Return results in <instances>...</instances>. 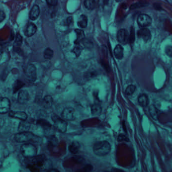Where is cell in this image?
Wrapping results in <instances>:
<instances>
[{
  "label": "cell",
  "mask_w": 172,
  "mask_h": 172,
  "mask_svg": "<svg viewBox=\"0 0 172 172\" xmlns=\"http://www.w3.org/2000/svg\"><path fill=\"white\" fill-rule=\"evenodd\" d=\"M93 150L96 155L104 156L110 151L111 145L107 141H100L95 143Z\"/></svg>",
  "instance_id": "6da1fadb"
},
{
  "label": "cell",
  "mask_w": 172,
  "mask_h": 172,
  "mask_svg": "<svg viewBox=\"0 0 172 172\" xmlns=\"http://www.w3.org/2000/svg\"><path fill=\"white\" fill-rule=\"evenodd\" d=\"M21 153L26 158H32L35 156L37 150L35 146L31 143H26L21 147Z\"/></svg>",
  "instance_id": "7a4b0ae2"
},
{
  "label": "cell",
  "mask_w": 172,
  "mask_h": 172,
  "mask_svg": "<svg viewBox=\"0 0 172 172\" xmlns=\"http://www.w3.org/2000/svg\"><path fill=\"white\" fill-rule=\"evenodd\" d=\"M36 136L30 132H21L15 134L14 139L17 142H25L34 141L36 139Z\"/></svg>",
  "instance_id": "3957f363"
},
{
  "label": "cell",
  "mask_w": 172,
  "mask_h": 172,
  "mask_svg": "<svg viewBox=\"0 0 172 172\" xmlns=\"http://www.w3.org/2000/svg\"><path fill=\"white\" fill-rule=\"evenodd\" d=\"M51 118L54 122V128L58 131L62 133L65 132L67 131V123L64 119L55 114H53Z\"/></svg>",
  "instance_id": "277c9868"
},
{
  "label": "cell",
  "mask_w": 172,
  "mask_h": 172,
  "mask_svg": "<svg viewBox=\"0 0 172 172\" xmlns=\"http://www.w3.org/2000/svg\"><path fill=\"white\" fill-rule=\"evenodd\" d=\"M25 74L27 79L31 81L34 82L37 79L36 74V68L35 66L33 64H29L25 68Z\"/></svg>",
  "instance_id": "5b68a950"
},
{
  "label": "cell",
  "mask_w": 172,
  "mask_h": 172,
  "mask_svg": "<svg viewBox=\"0 0 172 172\" xmlns=\"http://www.w3.org/2000/svg\"><path fill=\"white\" fill-rule=\"evenodd\" d=\"M152 22L151 17L146 14L139 15L137 18V23L139 26L146 28L150 26Z\"/></svg>",
  "instance_id": "8992f818"
},
{
  "label": "cell",
  "mask_w": 172,
  "mask_h": 172,
  "mask_svg": "<svg viewBox=\"0 0 172 172\" xmlns=\"http://www.w3.org/2000/svg\"><path fill=\"white\" fill-rule=\"evenodd\" d=\"M62 117L64 120H74L76 118L75 110L72 107L64 108L62 112Z\"/></svg>",
  "instance_id": "52a82bcc"
},
{
  "label": "cell",
  "mask_w": 172,
  "mask_h": 172,
  "mask_svg": "<svg viewBox=\"0 0 172 172\" xmlns=\"http://www.w3.org/2000/svg\"><path fill=\"white\" fill-rule=\"evenodd\" d=\"M11 104L7 98H0V114H5L9 111Z\"/></svg>",
  "instance_id": "ba28073f"
},
{
  "label": "cell",
  "mask_w": 172,
  "mask_h": 172,
  "mask_svg": "<svg viewBox=\"0 0 172 172\" xmlns=\"http://www.w3.org/2000/svg\"><path fill=\"white\" fill-rule=\"evenodd\" d=\"M137 35L139 38H142L145 42H147L151 40V35L149 29L146 28H142L137 31Z\"/></svg>",
  "instance_id": "9c48e42d"
},
{
  "label": "cell",
  "mask_w": 172,
  "mask_h": 172,
  "mask_svg": "<svg viewBox=\"0 0 172 172\" xmlns=\"http://www.w3.org/2000/svg\"><path fill=\"white\" fill-rule=\"evenodd\" d=\"M117 40L122 44H126L129 42V34L128 31L121 29L118 31L117 35Z\"/></svg>",
  "instance_id": "30bf717a"
},
{
  "label": "cell",
  "mask_w": 172,
  "mask_h": 172,
  "mask_svg": "<svg viewBox=\"0 0 172 172\" xmlns=\"http://www.w3.org/2000/svg\"><path fill=\"white\" fill-rule=\"evenodd\" d=\"M29 100V93L26 90H21L18 96V102L20 104H26Z\"/></svg>",
  "instance_id": "8fae6325"
},
{
  "label": "cell",
  "mask_w": 172,
  "mask_h": 172,
  "mask_svg": "<svg viewBox=\"0 0 172 172\" xmlns=\"http://www.w3.org/2000/svg\"><path fill=\"white\" fill-rule=\"evenodd\" d=\"M10 117L12 118H17L22 121H26L27 118L26 113L23 111H11L9 113Z\"/></svg>",
  "instance_id": "7c38bea8"
},
{
  "label": "cell",
  "mask_w": 172,
  "mask_h": 172,
  "mask_svg": "<svg viewBox=\"0 0 172 172\" xmlns=\"http://www.w3.org/2000/svg\"><path fill=\"white\" fill-rule=\"evenodd\" d=\"M37 31V27L33 23H29L27 26L25 31V35L27 37H31L33 36Z\"/></svg>",
  "instance_id": "4fadbf2b"
},
{
  "label": "cell",
  "mask_w": 172,
  "mask_h": 172,
  "mask_svg": "<svg viewBox=\"0 0 172 172\" xmlns=\"http://www.w3.org/2000/svg\"><path fill=\"white\" fill-rule=\"evenodd\" d=\"M40 9L38 6L34 5L29 13V18L31 20H35L37 19L38 16L40 15Z\"/></svg>",
  "instance_id": "5bb4252c"
},
{
  "label": "cell",
  "mask_w": 172,
  "mask_h": 172,
  "mask_svg": "<svg viewBox=\"0 0 172 172\" xmlns=\"http://www.w3.org/2000/svg\"><path fill=\"white\" fill-rule=\"evenodd\" d=\"M138 104L142 107H146L149 105V99L147 95L142 94L138 97Z\"/></svg>",
  "instance_id": "9a60e30c"
},
{
  "label": "cell",
  "mask_w": 172,
  "mask_h": 172,
  "mask_svg": "<svg viewBox=\"0 0 172 172\" xmlns=\"http://www.w3.org/2000/svg\"><path fill=\"white\" fill-rule=\"evenodd\" d=\"M42 106L45 109L51 108L53 104V99L50 95L45 96L43 99L42 102Z\"/></svg>",
  "instance_id": "2e32d148"
},
{
  "label": "cell",
  "mask_w": 172,
  "mask_h": 172,
  "mask_svg": "<svg viewBox=\"0 0 172 172\" xmlns=\"http://www.w3.org/2000/svg\"><path fill=\"white\" fill-rule=\"evenodd\" d=\"M149 111L150 115L151 116V117L154 120H156L158 119L160 115V111L155 105H151L150 106L149 108Z\"/></svg>",
  "instance_id": "e0dca14e"
},
{
  "label": "cell",
  "mask_w": 172,
  "mask_h": 172,
  "mask_svg": "<svg viewBox=\"0 0 172 172\" xmlns=\"http://www.w3.org/2000/svg\"><path fill=\"white\" fill-rule=\"evenodd\" d=\"M22 44V37L20 34H17L16 36V40L13 44L14 50L17 52L20 50V47Z\"/></svg>",
  "instance_id": "ac0fdd59"
},
{
  "label": "cell",
  "mask_w": 172,
  "mask_h": 172,
  "mask_svg": "<svg viewBox=\"0 0 172 172\" xmlns=\"http://www.w3.org/2000/svg\"><path fill=\"white\" fill-rule=\"evenodd\" d=\"M75 32L76 33L77 38L75 41V44H80L85 39V35L83 31L80 29H76Z\"/></svg>",
  "instance_id": "d6986e66"
},
{
  "label": "cell",
  "mask_w": 172,
  "mask_h": 172,
  "mask_svg": "<svg viewBox=\"0 0 172 172\" xmlns=\"http://www.w3.org/2000/svg\"><path fill=\"white\" fill-rule=\"evenodd\" d=\"M115 57L118 59H121L123 58V48L121 45L118 44L116 46L114 50Z\"/></svg>",
  "instance_id": "ffe728a7"
},
{
  "label": "cell",
  "mask_w": 172,
  "mask_h": 172,
  "mask_svg": "<svg viewBox=\"0 0 172 172\" xmlns=\"http://www.w3.org/2000/svg\"><path fill=\"white\" fill-rule=\"evenodd\" d=\"M91 113L93 116L100 115L102 113V108L99 104H94L91 107Z\"/></svg>",
  "instance_id": "44dd1931"
},
{
  "label": "cell",
  "mask_w": 172,
  "mask_h": 172,
  "mask_svg": "<svg viewBox=\"0 0 172 172\" xmlns=\"http://www.w3.org/2000/svg\"><path fill=\"white\" fill-rule=\"evenodd\" d=\"M78 26L81 28H85L87 27L88 25V18L87 16L84 15H81L78 19Z\"/></svg>",
  "instance_id": "7402d4cb"
},
{
  "label": "cell",
  "mask_w": 172,
  "mask_h": 172,
  "mask_svg": "<svg viewBox=\"0 0 172 172\" xmlns=\"http://www.w3.org/2000/svg\"><path fill=\"white\" fill-rule=\"evenodd\" d=\"M80 148V145L78 142H73L69 146L68 150L72 154H76L78 153Z\"/></svg>",
  "instance_id": "603a6c76"
},
{
  "label": "cell",
  "mask_w": 172,
  "mask_h": 172,
  "mask_svg": "<svg viewBox=\"0 0 172 172\" xmlns=\"http://www.w3.org/2000/svg\"><path fill=\"white\" fill-rule=\"evenodd\" d=\"M37 124L41 128L45 130L49 129L51 128V125L47 120L45 119H40L37 121Z\"/></svg>",
  "instance_id": "cb8c5ba5"
},
{
  "label": "cell",
  "mask_w": 172,
  "mask_h": 172,
  "mask_svg": "<svg viewBox=\"0 0 172 172\" xmlns=\"http://www.w3.org/2000/svg\"><path fill=\"white\" fill-rule=\"evenodd\" d=\"M29 127L30 126L28 122H25V121H22L19 125L18 130L20 132H28V130H29Z\"/></svg>",
  "instance_id": "d4e9b609"
},
{
  "label": "cell",
  "mask_w": 172,
  "mask_h": 172,
  "mask_svg": "<svg viewBox=\"0 0 172 172\" xmlns=\"http://www.w3.org/2000/svg\"><path fill=\"white\" fill-rule=\"evenodd\" d=\"M84 5L88 10H93L95 8L96 2L95 0H85Z\"/></svg>",
  "instance_id": "484cf974"
},
{
  "label": "cell",
  "mask_w": 172,
  "mask_h": 172,
  "mask_svg": "<svg viewBox=\"0 0 172 172\" xmlns=\"http://www.w3.org/2000/svg\"><path fill=\"white\" fill-rule=\"evenodd\" d=\"M25 85L24 83H23L22 81L20 80H17L15 81L13 85V91L14 93H16L21 89V88Z\"/></svg>",
  "instance_id": "4316f807"
},
{
  "label": "cell",
  "mask_w": 172,
  "mask_h": 172,
  "mask_svg": "<svg viewBox=\"0 0 172 172\" xmlns=\"http://www.w3.org/2000/svg\"><path fill=\"white\" fill-rule=\"evenodd\" d=\"M53 55V51L50 48H47L44 51V58L45 59H50Z\"/></svg>",
  "instance_id": "83f0119b"
},
{
  "label": "cell",
  "mask_w": 172,
  "mask_h": 172,
  "mask_svg": "<svg viewBox=\"0 0 172 172\" xmlns=\"http://www.w3.org/2000/svg\"><path fill=\"white\" fill-rule=\"evenodd\" d=\"M82 50H83V47L80 44H76V46L74 47L72 51L74 53V54L76 55L77 57H78L81 53Z\"/></svg>",
  "instance_id": "f1b7e54d"
},
{
  "label": "cell",
  "mask_w": 172,
  "mask_h": 172,
  "mask_svg": "<svg viewBox=\"0 0 172 172\" xmlns=\"http://www.w3.org/2000/svg\"><path fill=\"white\" fill-rule=\"evenodd\" d=\"M135 90H136V87L135 86L130 85H129L126 88L125 93L128 95H131L134 93Z\"/></svg>",
  "instance_id": "f546056e"
},
{
  "label": "cell",
  "mask_w": 172,
  "mask_h": 172,
  "mask_svg": "<svg viewBox=\"0 0 172 172\" xmlns=\"http://www.w3.org/2000/svg\"><path fill=\"white\" fill-rule=\"evenodd\" d=\"M135 40V33H134V30L133 28H132L130 31V35H129V42L132 44Z\"/></svg>",
  "instance_id": "4dcf8cb0"
},
{
  "label": "cell",
  "mask_w": 172,
  "mask_h": 172,
  "mask_svg": "<svg viewBox=\"0 0 172 172\" xmlns=\"http://www.w3.org/2000/svg\"><path fill=\"white\" fill-rule=\"evenodd\" d=\"M49 142L50 146H55L58 143V139L54 136H51L49 139Z\"/></svg>",
  "instance_id": "1f68e13d"
},
{
  "label": "cell",
  "mask_w": 172,
  "mask_h": 172,
  "mask_svg": "<svg viewBox=\"0 0 172 172\" xmlns=\"http://www.w3.org/2000/svg\"><path fill=\"white\" fill-rule=\"evenodd\" d=\"M72 160L76 163L80 164L83 162V161L84 160V159L82 156H76L72 158Z\"/></svg>",
  "instance_id": "d6a6232c"
},
{
  "label": "cell",
  "mask_w": 172,
  "mask_h": 172,
  "mask_svg": "<svg viewBox=\"0 0 172 172\" xmlns=\"http://www.w3.org/2000/svg\"><path fill=\"white\" fill-rule=\"evenodd\" d=\"M165 53L168 56L172 58V46H167L165 47Z\"/></svg>",
  "instance_id": "836d02e7"
},
{
  "label": "cell",
  "mask_w": 172,
  "mask_h": 172,
  "mask_svg": "<svg viewBox=\"0 0 172 172\" xmlns=\"http://www.w3.org/2000/svg\"><path fill=\"white\" fill-rule=\"evenodd\" d=\"M118 142H123V141H125V142H129L128 138V137H126L125 135L123 134H120L119 135L118 137Z\"/></svg>",
  "instance_id": "e575fe53"
},
{
  "label": "cell",
  "mask_w": 172,
  "mask_h": 172,
  "mask_svg": "<svg viewBox=\"0 0 172 172\" xmlns=\"http://www.w3.org/2000/svg\"><path fill=\"white\" fill-rule=\"evenodd\" d=\"M46 3L50 6H55L58 4V0H46Z\"/></svg>",
  "instance_id": "d590c367"
},
{
  "label": "cell",
  "mask_w": 172,
  "mask_h": 172,
  "mask_svg": "<svg viewBox=\"0 0 172 172\" xmlns=\"http://www.w3.org/2000/svg\"><path fill=\"white\" fill-rule=\"evenodd\" d=\"M81 43H83V44L85 47H90V46H92V44L91 43V41L88 40H86L85 39L84 40L81 42Z\"/></svg>",
  "instance_id": "8d00e7d4"
},
{
  "label": "cell",
  "mask_w": 172,
  "mask_h": 172,
  "mask_svg": "<svg viewBox=\"0 0 172 172\" xmlns=\"http://www.w3.org/2000/svg\"><path fill=\"white\" fill-rule=\"evenodd\" d=\"M6 18L5 13L3 11L0 10V23L2 22Z\"/></svg>",
  "instance_id": "74e56055"
},
{
  "label": "cell",
  "mask_w": 172,
  "mask_h": 172,
  "mask_svg": "<svg viewBox=\"0 0 172 172\" xmlns=\"http://www.w3.org/2000/svg\"><path fill=\"white\" fill-rule=\"evenodd\" d=\"M72 22V17H68L67 19V23L68 24V25H70L71 24Z\"/></svg>",
  "instance_id": "f35d334b"
},
{
  "label": "cell",
  "mask_w": 172,
  "mask_h": 172,
  "mask_svg": "<svg viewBox=\"0 0 172 172\" xmlns=\"http://www.w3.org/2000/svg\"><path fill=\"white\" fill-rule=\"evenodd\" d=\"M47 172H60L58 170L55 169H50Z\"/></svg>",
  "instance_id": "ab89813d"
},
{
  "label": "cell",
  "mask_w": 172,
  "mask_h": 172,
  "mask_svg": "<svg viewBox=\"0 0 172 172\" xmlns=\"http://www.w3.org/2000/svg\"><path fill=\"white\" fill-rule=\"evenodd\" d=\"M76 172H89L87 171V170L85 168L83 169L80 170H78V171H77Z\"/></svg>",
  "instance_id": "60d3db41"
},
{
  "label": "cell",
  "mask_w": 172,
  "mask_h": 172,
  "mask_svg": "<svg viewBox=\"0 0 172 172\" xmlns=\"http://www.w3.org/2000/svg\"><path fill=\"white\" fill-rule=\"evenodd\" d=\"M2 55H3V51L0 49V59H1L2 57Z\"/></svg>",
  "instance_id": "b9f144b4"
},
{
  "label": "cell",
  "mask_w": 172,
  "mask_h": 172,
  "mask_svg": "<svg viewBox=\"0 0 172 172\" xmlns=\"http://www.w3.org/2000/svg\"><path fill=\"white\" fill-rule=\"evenodd\" d=\"M122 0H116V1L118 2H121L122 1Z\"/></svg>",
  "instance_id": "7bdbcfd3"
},
{
  "label": "cell",
  "mask_w": 172,
  "mask_h": 172,
  "mask_svg": "<svg viewBox=\"0 0 172 172\" xmlns=\"http://www.w3.org/2000/svg\"></svg>",
  "instance_id": "ee69618b"
}]
</instances>
